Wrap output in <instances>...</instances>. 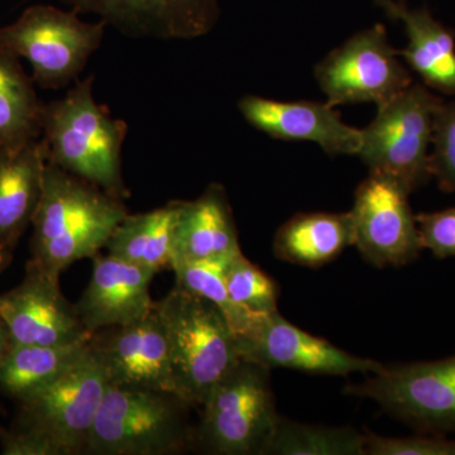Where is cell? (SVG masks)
I'll return each instance as SVG.
<instances>
[{"label":"cell","instance_id":"cell-12","mask_svg":"<svg viewBox=\"0 0 455 455\" xmlns=\"http://www.w3.org/2000/svg\"><path fill=\"white\" fill-rule=\"evenodd\" d=\"M242 361L259 366L286 368L311 374L349 376L379 372L383 364L349 355L323 338L314 337L287 322L278 311L259 314L235 334Z\"/></svg>","mask_w":455,"mask_h":455},{"label":"cell","instance_id":"cell-32","mask_svg":"<svg viewBox=\"0 0 455 455\" xmlns=\"http://www.w3.org/2000/svg\"><path fill=\"white\" fill-rule=\"evenodd\" d=\"M13 338H12L11 331L8 325L5 324L3 317L0 316V366L3 362L8 357L9 352L13 348Z\"/></svg>","mask_w":455,"mask_h":455},{"label":"cell","instance_id":"cell-26","mask_svg":"<svg viewBox=\"0 0 455 455\" xmlns=\"http://www.w3.org/2000/svg\"><path fill=\"white\" fill-rule=\"evenodd\" d=\"M233 257L208 259H172L171 269L175 272L176 284L188 291L217 305L235 334L244 331L251 320L259 314H251L242 309L230 299L226 283L228 263Z\"/></svg>","mask_w":455,"mask_h":455},{"label":"cell","instance_id":"cell-8","mask_svg":"<svg viewBox=\"0 0 455 455\" xmlns=\"http://www.w3.org/2000/svg\"><path fill=\"white\" fill-rule=\"evenodd\" d=\"M108 386L106 366L90 340L83 357L59 379L18 403L16 427L41 434L61 455L85 454Z\"/></svg>","mask_w":455,"mask_h":455},{"label":"cell","instance_id":"cell-9","mask_svg":"<svg viewBox=\"0 0 455 455\" xmlns=\"http://www.w3.org/2000/svg\"><path fill=\"white\" fill-rule=\"evenodd\" d=\"M314 77L326 103L334 108L362 103L379 107L414 83L381 23L355 33L331 51L315 66Z\"/></svg>","mask_w":455,"mask_h":455},{"label":"cell","instance_id":"cell-21","mask_svg":"<svg viewBox=\"0 0 455 455\" xmlns=\"http://www.w3.org/2000/svg\"><path fill=\"white\" fill-rule=\"evenodd\" d=\"M353 245L348 212H301L277 230L275 256L301 267L319 268Z\"/></svg>","mask_w":455,"mask_h":455},{"label":"cell","instance_id":"cell-24","mask_svg":"<svg viewBox=\"0 0 455 455\" xmlns=\"http://www.w3.org/2000/svg\"><path fill=\"white\" fill-rule=\"evenodd\" d=\"M90 340L68 346L14 344L0 366V394L20 403L41 390L83 357Z\"/></svg>","mask_w":455,"mask_h":455},{"label":"cell","instance_id":"cell-29","mask_svg":"<svg viewBox=\"0 0 455 455\" xmlns=\"http://www.w3.org/2000/svg\"><path fill=\"white\" fill-rule=\"evenodd\" d=\"M415 218L423 250H429L439 259L455 257V206L442 212H420Z\"/></svg>","mask_w":455,"mask_h":455},{"label":"cell","instance_id":"cell-14","mask_svg":"<svg viewBox=\"0 0 455 455\" xmlns=\"http://www.w3.org/2000/svg\"><path fill=\"white\" fill-rule=\"evenodd\" d=\"M77 13L95 14L128 37L190 41L212 31L220 0H62Z\"/></svg>","mask_w":455,"mask_h":455},{"label":"cell","instance_id":"cell-28","mask_svg":"<svg viewBox=\"0 0 455 455\" xmlns=\"http://www.w3.org/2000/svg\"><path fill=\"white\" fill-rule=\"evenodd\" d=\"M433 152L429 155L431 178L445 193L455 191V99L442 101L434 118Z\"/></svg>","mask_w":455,"mask_h":455},{"label":"cell","instance_id":"cell-19","mask_svg":"<svg viewBox=\"0 0 455 455\" xmlns=\"http://www.w3.org/2000/svg\"><path fill=\"white\" fill-rule=\"evenodd\" d=\"M392 20L403 23L409 38L398 51L427 88L455 98L454 33L431 16L427 8L411 9L398 0H374Z\"/></svg>","mask_w":455,"mask_h":455},{"label":"cell","instance_id":"cell-6","mask_svg":"<svg viewBox=\"0 0 455 455\" xmlns=\"http://www.w3.org/2000/svg\"><path fill=\"white\" fill-rule=\"evenodd\" d=\"M442 101L424 83H412L377 107V116L362 130L357 155L370 172L395 180L410 194L427 185L434 118Z\"/></svg>","mask_w":455,"mask_h":455},{"label":"cell","instance_id":"cell-25","mask_svg":"<svg viewBox=\"0 0 455 455\" xmlns=\"http://www.w3.org/2000/svg\"><path fill=\"white\" fill-rule=\"evenodd\" d=\"M263 455H366V438L355 427L301 424L280 416Z\"/></svg>","mask_w":455,"mask_h":455},{"label":"cell","instance_id":"cell-16","mask_svg":"<svg viewBox=\"0 0 455 455\" xmlns=\"http://www.w3.org/2000/svg\"><path fill=\"white\" fill-rule=\"evenodd\" d=\"M238 109L252 127L272 139L309 140L331 156H357L362 147V130L341 121L339 112L328 103L245 95Z\"/></svg>","mask_w":455,"mask_h":455},{"label":"cell","instance_id":"cell-33","mask_svg":"<svg viewBox=\"0 0 455 455\" xmlns=\"http://www.w3.org/2000/svg\"><path fill=\"white\" fill-rule=\"evenodd\" d=\"M11 260L12 252H7V251L0 250V274H2V272L8 267L9 263H11Z\"/></svg>","mask_w":455,"mask_h":455},{"label":"cell","instance_id":"cell-7","mask_svg":"<svg viewBox=\"0 0 455 455\" xmlns=\"http://www.w3.org/2000/svg\"><path fill=\"white\" fill-rule=\"evenodd\" d=\"M77 12L32 5L12 25L0 27V50L27 60L32 79L44 89L76 82L101 46L107 25L85 22Z\"/></svg>","mask_w":455,"mask_h":455},{"label":"cell","instance_id":"cell-4","mask_svg":"<svg viewBox=\"0 0 455 455\" xmlns=\"http://www.w3.org/2000/svg\"><path fill=\"white\" fill-rule=\"evenodd\" d=\"M193 407L173 392L108 386L85 454L170 455L194 445Z\"/></svg>","mask_w":455,"mask_h":455},{"label":"cell","instance_id":"cell-15","mask_svg":"<svg viewBox=\"0 0 455 455\" xmlns=\"http://www.w3.org/2000/svg\"><path fill=\"white\" fill-rule=\"evenodd\" d=\"M109 329L92 338L106 366L109 385L176 394L166 333L156 307L137 322Z\"/></svg>","mask_w":455,"mask_h":455},{"label":"cell","instance_id":"cell-11","mask_svg":"<svg viewBox=\"0 0 455 455\" xmlns=\"http://www.w3.org/2000/svg\"><path fill=\"white\" fill-rule=\"evenodd\" d=\"M410 193L398 182L370 172L355 190L349 212L353 245L376 267H401L420 256V238Z\"/></svg>","mask_w":455,"mask_h":455},{"label":"cell","instance_id":"cell-17","mask_svg":"<svg viewBox=\"0 0 455 455\" xmlns=\"http://www.w3.org/2000/svg\"><path fill=\"white\" fill-rule=\"evenodd\" d=\"M92 275L75 304L84 328L94 335L113 326L131 324L155 309L149 284L155 272L116 257H92Z\"/></svg>","mask_w":455,"mask_h":455},{"label":"cell","instance_id":"cell-5","mask_svg":"<svg viewBox=\"0 0 455 455\" xmlns=\"http://www.w3.org/2000/svg\"><path fill=\"white\" fill-rule=\"evenodd\" d=\"M269 371L241 359L203 403L194 445L214 455H263L280 419Z\"/></svg>","mask_w":455,"mask_h":455},{"label":"cell","instance_id":"cell-22","mask_svg":"<svg viewBox=\"0 0 455 455\" xmlns=\"http://www.w3.org/2000/svg\"><path fill=\"white\" fill-rule=\"evenodd\" d=\"M181 206V200H175L152 212L127 214L108 239V254L155 274L171 268Z\"/></svg>","mask_w":455,"mask_h":455},{"label":"cell","instance_id":"cell-1","mask_svg":"<svg viewBox=\"0 0 455 455\" xmlns=\"http://www.w3.org/2000/svg\"><path fill=\"white\" fill-rule=\"evenodd\" d=\"M127 214L123 200L47 161L28 262L60 278L76 260L97 256Z\"/></svg>","mask_w":455,"mask_h":455},{"label":"cell","instance_id":"cell-30","mask_svg":"<svg viewBox=\"0 0 455 455\" xmlns=\"http://www.w3.org/2000/svg\"><path fill=\"white\" fill-rule=\"evenodd\" d=\"M366 455H455V442L444 438H387L364 434Z\"/></svg>","mask_w":455,"mask_h":455},{"label":"cell","instance_id":"cell-27","mask_svg":"<svg viewBox=\"0 0 455 455\" xmlns=\"http://www.w3.org/2000/svg\"><path fill=\"white\" fill-rule=\"evenodd\" d=\"M226 283L230 299L251 314H271L277 310L278 286L243 253L229 260Z\"/></svg>","mask_w":455,"mask_h":455},{"label":"cell","instance_id":"cell-2","mask_svg":"<svg viewBox=\"0 0 455 455\" xmlns=\"http://www.w3.org/2000/svg\"><path fill=\"white\" fill-rule=\"evenodd\" d=\"M92 88L94 76L76 80L64 98L44 104L41 139L49 163L123 200L130 196L122 171L127 123L113 118Z\"/></svg>","mask_w":455,"mask_h":455},{"label":"cell","instance_id":"cell-23","mask_svg":"<svg viewBox=\"0 0 455 455\" xmlns=\"http://www.w3.org/2000/svg\"><path fill=\"white\" fill-rule=\"evenodd\" d=\"M20 57L0 50V149L16 148L42 137L44 104Z\"/></svg>","mask_w":455,"mask_h":455},{"label":"cell","instance_id":"cell-13","mask_svg":"<svg viewBox=\"0 0 455 455\" xmlns=\"http://www.w3.org/2000/svg\"><path fill=\"white\" fill-rule=\"evenodd\" d=\"M0 316L20 346H68L90 340L75 304L66 300L60 278L27 263L26 276L14 289L0 293Z\"/></svg>","mask_w":455,"mask_h":455},{"label":"cell","instance_id":"cell-10","mask_svg":"<svg viewBox=\"0 0 455 455\" xmlns=\"http://www.w3.org/2000/svg\"><path fill=\"white\" fill-rule=\"evenodd\" d=\"M344 394L374 401L421 433H455V355L383 366Z\"/></svg>","mask_w":455,"mask_h":455},{"label":"cell","instance_id":"cell-31","mask_svg":"<svg viewBox=\"0 0 455 455\" xmlns=\"http://www.w3.org/2000/svg\"><path fill=\"white\" fill-rule=\"evenodd\" d=\"M0 451L4 455H61L49 439L16 425L12 429L0 427Z\"/></svg>","mask_w":455,"mask_h":455},{"label":"cell","instance_id":"cell-3","mask_svg":"<svg viewBox=\"0 0 455 455\" xmlns=\"http://www.w3.org/2000/svg\"><path fill=\"white\" fill-rule=\"evenodd\" d=\"M156 309L166 333L176 394L202 407L241 361L235 333L217 305L179 284L156 302Z\"/></svg>","mask_w":455,"mask_h":455},{"label":"cell","instance_id":"cell-20","mask_svg":"<svg viewBox=\"0 0 455 455\" xmlns=\"http://www.w3.org/2000/svg\"><path fill=\"white\" fill-rule=\"evenodd\" d=\"M239 253L238 232L223 185L211 184L197 199L182 202L172 259H223Z\"/></svg>","mask_w":455,"mask_h":455},{"label":"cell","instance_id":"cell-18","mask_svg":"<svg viewBox=\"0 0 455 455\" xmlns=\"http://www.w3.org/2000/svg\"><path fill=\"white\" fill-rule=\"evenodd\" d=\"M47 148L42 139L0 149V250L14 248L40 204Z\"/></svg>","mask_w":455,"mask_h":455}]
</instances>
